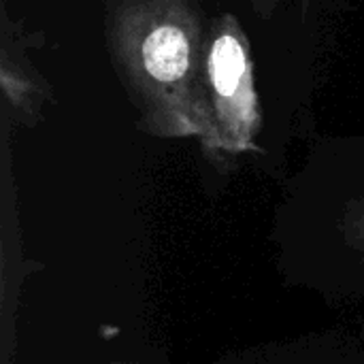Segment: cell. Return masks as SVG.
I'll return each mask as SVG.
<instances>
[{
    "label": "cell",
    "mask_w": 364,
    "mask_h": 364,
    "mask_svg": "<svg viewBox=\"0 0 364 364\" xmlns=\"http://www.w3.org/2000/svg\"><path fill=\"white\" fill-rule=\"evenodd\" d=\"M205 100L209 111V143L228 154L243 151L258 124L252 62L241 26L226 15L207 41Z\"/></svg>",
    "instance_id": "2"
},
{
    "label": "cell",
    "mask_w": 364,
    "mask_h": 364,
    "mask_svg": "<svg viewBox=\"0 0 364 364\" xmlns=\"http://www.w3.org/2000/svg\"><path fill=\"white\" fill-rule=\"evenodd\" d=\"M256 2V0H254ZM258 2H271V0H258Z\"/></svg>",
    "instance_id": "3"
},
{
    "label": "cell",
    "mask_w": 364,
    "mask_h": 364,
    "mask_svg": "<svg viewBox=\"0 0 364 364\" xmlns=\"http://www.w3.org/2000/svg\"><path fill=\"white\" fill-rule=\"evenodd\" d=\"M109 38L117 68L149 128L205 136L207 41L192 0H115Z\"/></svg>",
    "instance_id": "1"
}]
</instances>
